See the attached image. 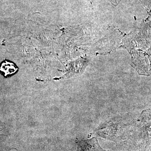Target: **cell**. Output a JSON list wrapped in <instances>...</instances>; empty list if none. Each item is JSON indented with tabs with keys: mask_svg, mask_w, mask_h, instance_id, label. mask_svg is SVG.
<instances>
[{
	"mask_svg": "<svg viewBox=\"0 0 151 151\" xmlns=\"http://www.w3.org/2000/svg\"><path fill=\"white\" fill-rule=\"evenodd\" d=\"M76 143V151H110L103 149L95 137L88 139H77Z\"/></svg>",
	"mask_w": 151,
	"mask_h": 151,
	"instance_id": "cell-2",
	"label": "cell"
},
{
	"mask_svg": "<svg viewBox=\"0 0 151 151\" xmlns=\"http://www.w3.org/2000/svg\"><path fill=\"white\" fill-rule=\"evenodd\" d=\"M109 1L114 6H117L121 0H109Z\"/></svg>",
	"mask_w": 151,
	"mask_h": 151,
	"instance_id": "cell-4",
	"label": "cell"
},
{
	"mask_svg": "<svg viewBox=\"0 0 151 151\" xmlns=\"http://www.w3.org/2000/svg\"><path fill=\"white\" fill-rule=\"evenodd\" d=\"M18 70V68L14 63L5 60L3 61L0 65V72L4 76L13 75Z\"/></svg>",
	"mask_w": 151,
	"mask_h": 151,
	"instance_id": "cell-3",
	"label": "cell"
},
{
	"mask_svg": "<svg viewBox=\"0 0 151 151\" xmlns=\"http://www.w3.org/2000/svg\"><path fill=\"white\" fill-rule=\"evenodd\" d=\"M134 128V121L129 115H117L101 123L94 134L107 140L119 143L129 139Z\"/></svg>",
	"mask_w": 151,
	"mask_h": 151,
	"instance_id": "cell-1",
	"label": "cell"
}]
</instances>
